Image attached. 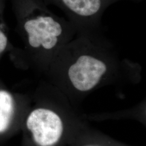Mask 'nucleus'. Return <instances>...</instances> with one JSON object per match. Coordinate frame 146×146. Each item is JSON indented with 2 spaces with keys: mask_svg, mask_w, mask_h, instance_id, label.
Wrapping results in <instances>:
<instances>
[{
  "mask_svg": "<svg viewBox=\"0 0 146 146\" xmlns=\"http://www.w3.org/2000/svg\"><path fill=\"white\" fill-rule=\"evenodd\" d=\"M50 64L65 75L74 88L84 93L94 89L110 74L140 67L128 59L121 58L101 31H78Z\"/></svg>",
  "mask_w": 146,
  "mask_h": 146,
  "instance_id": "nucleus-1",
  "label": "nucleus"
},
{
  "mask_svg": "<svg viewBox=\"0 0 146 146\" xmlns=\"http://www.w3.org/2000/svg\"><path fill=\"white\" fill-rule=\"evenodd\" d=\"M25 15L23 28L29 46L47 52L51 62L58 52L76 35L78 30L69 21L48 10L43 0H18Z\"/></svg>",
  "mask_w": 146,
  "mask_h": 146,
  "instance_id": "nucleus-2",
  "label": "nucleus"
},
{
  "mask_svg": "<svg viewBox=\"0 0 146 146\" xmlns=\"http://www.w3.org/2000/svg\"><path fill=\"white\" fill-rule=\"evenodd\" d=\"M57 6L78 31H101L102 17L114 3L123 1L139 2L143 0H46Z\"/></svg>",
  "mask_w": 146,
  "mask_h": 146,
  "instance_id": "nucleus-3",
  "label": "nucleus"
},
{
  "mask_svg": "<svg viewBox=\"0 0 146 146\" xmlns=\"http://www.w3.org/2000/svg\"><path fill=\"white\" fill-rule=\"evenodd\" d=\"M26 125L38 146H53L62 134V122L60 117L54 111L46 108L32 111L27 118Z\"/></svg>",
  "mask_w": 146,
  "mask_h": 146,
  "instance_id": "nucleus-4",
  "label": "nucleus"
},
{
  "mask_svg": "<svg viewBox=\"0 0 146 146\" xmlns=\"http://www.w3.org/2000/svg\"><path fill=\"white\" fill-rule=\"evenodd\" d=\"M14 101L12 95L5 90H0V134L9 128L14 112Z\"/></svg>",
  "mask_w": 146,
  "mask_h": 146,
  "instance_id": "nucleus-5",
  "label": "nucleus"
},
{
  "mask_svg": "<svg viewBox=\"0 0 146 146\" xmlns=\"http://www.w3.org/2000/svg\"><path fill=\"white\" fill-rule=\"evenodd\" d=\"M8 44V38L5 34L0 30V54L5 50Z\"/></svg>",
  "mask_w": 146,
  "mask_h": 146,
  "instance_id": "nucleus-6",
  "label": "nucleus"
},
{
  "mask_svg": "<svg viewBox=\"0 0 146 146\" xmlns=\"http://www.w3.org/2000/svg\"><path fill=\"white\" fill-rule=\"evenodd\" d=\"M90 146V145H89V146Z\"/></svg>",
  "mask_w": 146,
  "mask_h": 146,
  "instance_id": "nucleus-7",
  "label": "nucleus"
}]
</instances>
